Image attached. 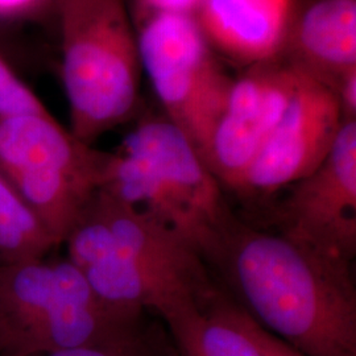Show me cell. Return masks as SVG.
<instances>
[{
  "mask_svg": "<svg viewBox=\"0 0 356 356\" xmlns=\"http://www.w3.org/2000/svg\"><path fill=\"white\" fill-rule=\"evenodd\" d=\"M280 232L332 259L356 256V120L344 122L330 152L289 186Z\"/></svg>",
  "mask_w": 356,
  "mask_h": 356,
  "instance_id": "cell-8",
  "label": "cell"
},
{
  "mask_svg": "<svg viewBox=\"0 0 356 356\" xmlns=\"http://www.w3.org/2000/svg\"><path fill=\"white\" fill-rule=\"evenodd\" d=\"M143 330V314L104 305L67 257L0 264V356L110 343Z\"/></svg>",
  "mask_w": 356,
  "mask_h": 356,
  "instance_id": "cell-4",
  "label": "cell"
},
{
  "mask_svg": "<svg viewBox=\"0 0 356 356\" xmlns=\"http://www.w3.org/2000/svg\"><path fill=\"white\" fill-rule=\"evenodd\" d=\"M227 301L216 289L160 313L181 355L263 356L250 335L231 318Z\"/></svg>",
  "mask_w": 356,
  "mask_h": 356,
  "instance_id": "cell-13",
  "label": "cell"
},
{
  "mask_svg": "<svg viewBox=\"0 0 356 356\" xmlns=\"http://www.w3.org/2000/svg\"><path fill=\"white\" fill-rule=\"evenodd\" d=\"M57 244L0 169V264L44 257Z\"/></svg>",
  "mask_w": 356,
  "mask_h": 356,
  "instance_id": "cell-14",
  "label": "cell"
},
{
  "mask_svg": "<svg viewBox=\"0 0 356 356\" xmlns=\"http://www.w3.org/2000/svg\"><path fill=\"white\" fill-rule=\"evenodd\" d=\"M58 0H0V22H22L54 10Z\"/></svg>",
  "mask_w": 356,
  "mask_h": 356,
  "instance_id": "cell-18",
  "label": "cell"
},
{
  "mask_svg": "<svg viewBox=\"0 0 356 356\" xmlns=\"http://www.w3.org/2000/svg\"><path fill=\"white\" fill-rule=\"evenodd\" d=\"M110 160L51 113L0 116V169L57 247L102 188Z\"/></svg>",
  "mask_w": 356,
  "mask_h": 356,
  "instance_id": "cell-5",
  "label": "cell"
},
{
  "mask_svg": "<svg viewBox=\"0 0 356 356\" xmlns=\"http://www.w3.org/2000/svg\"><path fill=\"white\" fill-rule=\"evenodd\" d=\"M70 132L92 145L140 107V53L129 0H58Z\"/></svg>",
  "mask_w": 356,
  "mask_h": 356,
  "instance_id": "cell-3",
  "label": "cell"
},
{
  "mask_svg": "<svg viewBox=\"0 0 356 356\" xmlns=\"http://www.w3.org/2000/svg\"><path fill=\"white\" fill-rule=\"evenodd\" d=\"M101 189L177 234L206 264L235 218L220 182L166 116L145 118L128 134Z\"/></svg>",
  "mask_w": 356,
  "mask_h": 356,
  "instance_id": "cell-2",
  "label": "cell"
},
{
  "mask_svg": "<svg viewBox=\"0 0 356 356\" xmlns=\"http://www.w3.org/2000/svg\"><path fill=\"white\" fill-rule=\"evenodd\" d=\"M302 76L277 57L242 69L204 153V164L222 186L238 191Z\"/></svg>",
  "mask_w": 356,
  "mask_h": 356,
  "instance_id": "cell-9",
  "label": "cell"
},
{
  "mask_svg": "<svg viewBox=\"0 0 356 356\" xmlns=\"http://www.w3.org/2000/svg\"><path fill=\"white\" fill-rule=\"evenodd\" d=\"M131 15L143 73L149 78L166 118L202 159L227 104L234 78L191 13L135 0Z\"/></svg>",
  "mask_w": 356,
  "mask_h": 356,
  "instance_id": "cell-6",
  "label": "cell"
},
{
  "mask_svg": "<svg viewBox=\"0 0 356 356\" xmlns=\"http://www.w3.org/2000/svg\"><path fill=\"white\" fill-rule=\"evenodd\" d=\"M229 316L250 338L254 341L263 356H304L296 351L289 344L282 342L277 337L260 326L248 313H245L241 306L232 300L227 301Z\"/></svg>",
  "mask_w": 356,
  "mask_h": 356,
  "instance_id": "cell-17",
  "label": "cell"
},
{
  "mask_svg": "<svg viewBox=\"0 0 356 356\" xmlns=\"http://www.w3.org/2000/svg\"><path fill=\"white\" fill-rule=\"evenodd\" d=\"M161 350L153 342L149 332L143 330L135 337L118 342L81 346L28 356H163Z\"/></svg>",
  "mask_w": 356,
  "mask_h": 356,
  "instance_id": "cell-16",
  "label": "cell"
},
{
  "mask_svg": "<svg viewBox=\"0 0 356 356\" xmlns=\"http://www.w3.org/2000/svg\"><path fill=\"white\" fill-rule=\"evenodd\" d=\"M281 57L335 94L356 73V0H304Z\"/></svg>",
  "mask_w": 356,
  "mask_h": 356,
  "instance_id": "cell-12",
  "label": "cell"
},
{
  "mask_svg": "<svg viewBox=\"0 0 356 356\" xmlns=\"http://www.w3.org/2000/svg\"><path fill=\"white\" fill-rule=\"evenodd\" d=\"M139 1L156 8L191 13L200 0H139Z\"/></svg>",
  "mask_w": 356,
  "mask_h": 356,
  "instance_id": "cell-19",
  "label": "cell"
},
{
  "mask_svg": "<svg viewBox=\"0 0 356 356\" xmlns=\"http://www.w3.org/2000/svg\"><path fill=\"white\" fill-rule=\"evenodd\" d=\"M343 123L330 90L302 76L238 191L268 195L306 177L330 152Z\"/></svg>",
  "mask_w": 356,
  "mask_h": 356,
  "instance_id": "cell-10",
  "label": "cell"
},
{
  "mask_svg": "<svg viewBox=\"0 0 356 356\" xmlns=\"http://www.w3.org/2000/svg\"><path fill=\"white\" fill-rule=\"evenodd\" d=\"M45 113V104L0 54V116Z\"/></svg>",
  "mask_w": 356,
  "mask_h": 356,
  "instance_id": "cell-15",
  "label": "cell"
},
{
  "mask_svg": "<svg viewBox=\"0 0 356 356\" xmlns=\"http://www.w3.org/2000/svg\"><path fill=\"white\" fill-rule=\"evenodd\" d=\"M64 244L78 269L115 254L191 288L214 286L204 257L189 243L104 189L92 197Z\"/></svg>",
  "mask_w": 356,
  "mask_h": 356,
  "instance_id": "cell-7",
  "label": "cell"
},
{
  "mask_svg": "<svg viewBox=\"0 0 356 356\" xmlns=\"http://www.w3.org/2000/svg\"><path fill=\"white\" fill-rule=\"evenodd\" d=\"M304 0H200L191 13L222 61L241 69L281 57Z\"/></svg>",
  "mask_w": 356,
  "mask_h": 356,
  "instance_id": "cell-11",
  "label": "cell"
},
{
  "mask_svg": "<svg viewBox=\"0 0 356 356\" xmlns=\"http://www.w3.org/2000/svg\"><path fill=\"white\" fill-rule=\"evenodd\" d=\"M211 266L238 305L304 356H356L353 263L232 219Z\"/></svg>",
  "mask_w": 356,
  "mask_h": 356,
  "instance_id": "cell-1",
  "label": "cell"
}]
</instances>
